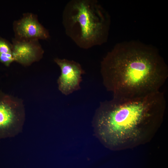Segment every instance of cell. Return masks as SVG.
<instances>
[{
    "instance_id": "1",
    "label": "cell",
    "mask_w": 168,
    "mask_h": 168,
    "mask_svg": "<svg viewBox=\"0 0 168 168\" xmlns=\"http://www.w3.org/2000/svg\"><path fill=\"white\" fill-rule=\"evenodd\" d=\"M166 102L160 91L135 98L101 102L93 119L95 132L107 147L120 150L149 142L160 127Z\"/></svg>"
},
{
    "instance_id": "2",
    "label": "cell",
    "mask_w": 168,
    "mask_h": 168,
    "mask_svg": "<svg viewBox=\"0 0 168 168\" xmlns=\"http://www.w3.org/2000/svg\"><path fill=\"white\" fill-rule=\"evenodd\" d=\"M100 72L105 88L118 100L159 91L168 77L167 64L157 50L136 41L115 45L101 61Z\"/></svg>"
},
{
    "instance_id": "3",
    "label": "cell",
    "mask_w": 168,
    "mask_h": 168,
    "mask_svg": "<svg viewBox=\"0 0 168 168\" xmlns=\"http://www.w3.org/2000/svg\"><path fill=\"white\" fill-rule=\"evenodd\" d=\"M63 23L66 34L79 47L88 49L107 40L109 14L96 0H71L64 7Z\"/></svg>"
},
{
    "instance_id": "4",
    "label": "cell",
    "mask_w": 168,
    "mask_h": 168,
    "mask_svg": "<svg viewBox=\"0 0 168 168\" xmlns=\"http://www.w3.org/2000/svg\"><path fill=\"white\" fill-rule=\"evenodd\" d=\"M11 99L7 96L0 99V140L15 136L22 127L23 110Z\"/></svg>"
},
{
    "instance_id": "5",
    "label": "cell",
    "mask_w": 168,
    "mask_h": 168,
    "mask_svg": "<svg viewBox=\"0 0 168 168\" xmlns=\"http://www.w3.org/2000/svg\"><path fill=\"white\" fill-rule=\"evenodd\" d=\"M54 61L61 70L58 83L61 92L68 96L79 90L82 75L85 72L80 64L73 60L65 58H56Z\"/></svg>"
},
{
    "instance_id": "6",
    "label": "cell",
    "mask_w": 168,
    "mask_h": 168,
    "mask_svg": "<svg viewBox=\"0 0 168 168\" xmlns=\"http://www.w3.org/2000/svg\"><path fill=\"white\" fill-rule=\"evenodd\" d=\"M15 38L20 40H47L50 37L49 31L39 22L37 16L31 13L23 15L14 21Z\"/></svg>"
},
{
    "instance_id": "7",
    "label": "cell",
    "mask_w": 168,
    "mask_h": 168,
    "mask_svg": "<svg viewBox=\"0 0 168 168\" xmlns=\"http://www.w3.org/2000/svg\"><path fill=\"white\" fill-rule=\"evenodd\" d=\"M12 53L15 61L28 65L43 56L44 50L39 40H12Z\"/></svg>"
},
{
    "instance_id": "8",
    "label": "cell",
    "mask_w": 168,
    "mask_h": 168,
    "mask_svg": "<svg viewBox=\"0 0 168 168\" xmlns=\"http://www.w3.org/2000/svg\"><path fill=\"white\" fill-rule=\"evenodd\" d=\"M11 52H12V44L0 38V55Z\"/></svg>"
},
{
    "instance_id": "9",
    "label": "cell",
    "mask_w": 168,
    "mask_h": 168,
    "mask_svg": "<svg viewBox=\"0 0 168 168\" xmlns=\"http://www.w3.org/2000/svg\"><path fill=\"white\" fill-rule=\"evenodd\" d=\"M0 61L7 66L15 61L12 52L4 53L0 55Z\"/></svg>"
}]
</instances>
